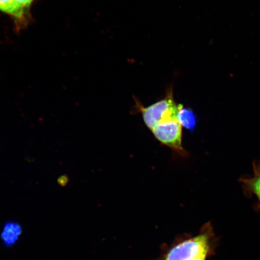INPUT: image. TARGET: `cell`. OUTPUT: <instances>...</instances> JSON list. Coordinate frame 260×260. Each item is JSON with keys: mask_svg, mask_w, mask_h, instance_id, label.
Listing matches in <instances>:
<instances>
[{"mask_svg": "<svg viewBox=\"0 0 260 260\" xmlns=\"http://www.w3.org/2000/svg\"><path fill=\"white\" fill-rule=\"evenodd\" d=\"M178 105L162 117L150 130L162 145L184 156L186 151L182 144V126L178 119Z\"/></svg>", "mask_w": 260, "mask_h": 260, "instance_id": "6da1fadb", "label": "cell"}, {"mask_svg": "<svg viewBox=\"0 0 260 260\" xmlns=\"http://www.w3.org/2000/svg\"><path fill=\"white\" fill-rule=\"evenodd\" d=\"M209 240L207 234L202 233L184 240L172 247L162 260H193L208 254Z\"/></svg>", "mask_w": 260, "mask_h": 260, "instance_id": "7a4b0ae2", "label": "cell"}, {"mask_svg": "<svg viewBox=\"0 0 260 260\" xmlns=\"http://www.w3.org/2000/svg\"><path fill=\"white\" fill-rule=\"evenodd\" d=\"M139 110L141 111L145 125L149 129L153 128L162 116L177 106L174 99L172 90H169L165 99L151 106L143 107L136 101Z\"/></svg>", "mask_w": 260, "mask_h": 260, "instance_id": "3957f363", "label": "cell"}, {"mask_svg": "<svg viewBox=\"0 0 260 260\" xmlns=\"http://www.w3.org/2000/svg\"><path fill=\"white\" fill-rule=\"evenodd\" d=\"M22 232L20 224L15 221H9L3 226L0 236L4 245L11 248L18 241Z\"/></svg>", "mask_w": 260, "mask_h": 260, "instance_id": "277c9868", "label": "cell"}, {"mask_svg": "<svg viewBox=\"0 0 260 260\" xmlns=\"http://www.w3.org/2000/svg\"><path fill=\"white\" fill-rule=\"evenodd\" d=\"M253 167V176L242 178L241 181L246 189L254 194L260 202V161H255Z\"/></svg>", "mask_w": 260, "mask_h": 260, "instance_id": "5b68a950", "label": "cell"}, {"mask_svg": "<svg viewBox=\"0 0 260 260\" xmlns=\"http://www.w3.org/2000/svg\"><path fill=\"white\" fill-rule=\"evenodd\" d=\"M178 119L182 126L193 131L197 125V117L192 110L178 105Z\"/></svg>", "mask_w": 260, "mask_h": 260, "instance_id": "8992f818", "label": "cell"}, {"mask_svg": "<svg viewBox=\"0 0 260 260\" xmlns=\"http://www.w3.org/2000/svg\"><path fill=\"white\" fill-rule=\"evenodd\" d=\"M0 11L19 22V16L15 0H0Z\"/></svg>", "mask_w": 260, "mask_h": 260, "instance_id": "52a82bcc", "label": "cell"}, {"mask_svg": "<svg viewBox=\"0 0 260 260\" xmlns=\"http://www.w3.org/2000/svg\"><path fill=\"white\" fill-rule=\"evenodd\" d=\"M34 0H15L19 16V22H24Z\"/></svg>", "mask_w": 260, "mask_h": 260, "instance_id": "ba28073f", "label": "cell"}, {"mask_svg": "<svg viewBox=\"0 0 260 260\" xmlns=\"http://www.w3.org/2000/svg\"><path fill=\"white\" fill-rule=\"evenodd\" d=\"M208 254H205L203 256H200V257L193 259V260H206L207 256Z\"/></svg>", "mask_w": 260, "mask_h": 260, "instance_id": "9c48e42d", "label": "cell"}]
</instances>
